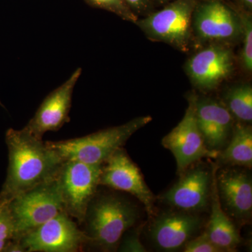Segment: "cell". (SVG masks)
<instances>
[{
  "mask_svg": "<svg viewBox=\"0 0 252 252\" xmlns=\"http://www.w3.org/2000/svg\"><path fill=\"white\" fill-rule=\"evenodd\" d=\"M5 139L9 167L0 191V203H8L16 195L57 177L65 160L42 139L24 128L9 129Z\"/></svg>",
  "mask_w": 252,
  "mask_h": 252,
  "instance_id": "6da1fadb",
  "label": "cell"
},
{
  "mask_svg": "<svg viewBox=\"0 0 252 252\" xmlns=\"http://www.w3.org/2000/svg\"><path fill=\"white\" fill-rule=\"evenodd\" d=\"M139 219L138 207L130 200L114 193H96L82 223L88 245L102 252L117 251L123 235Z\"/></svg>",
  "mask_w": 252,
  "mask_h": 252,
  "instance_id": "7a4b0ae2",
  "label": "cell"
},
{
  "mask_svg": "<svg viewBox=\"0 0 252 252\" xmlns=\"http://www.w3.org/2000/svg\"><path fill=\"white\" fill-rule=\"evenodd\" d=\"M152 118L144 116L123 125L114 126L94 133L69 140L46 142L59 152L64 160H74L101 165L117 149L122 148L137 130L149 124Z\"/></svg>",
  "mask_w": 252,
  "mask_h": 252,
  "instance_id": "3957f363",
  "label": "cell"
},
{
  "mask_svg": "<svg viewBox=\"0 0 252 252\" xmlns=\"http://www.w3.org/2000/svg\"><path fill=\"white\" fill-rule=\"evenodd\" d=\"M14 225V240L64 211L57 177L16 195L6 203Z\"/></svg>",
  "mask_w": 252,
  "mask_h": 252,
  "instance_id": "277c9868",
  "label": "cell"
},
{
  "mask_svg": "<svg viewBox=\"0 0 252 252\" xmlns=\"http://www.w3.org/2000/svg\"><path fill=\"white\" fill-rule=\"evenodd\" d=\"M101 168L102 165L67 160L63 162L58 174L64 211L79 225L82 224L88 206L97 193Z\"/></svg>",
  "mask_w": 252,
  "mask_h": 252,
  "instance_id": "5b68a950",
  "label": "cell"
},
{
  "mask_svg": "<svg viewBox=\"0 0 252 252\" xmlns=\"http://www.w3.org/2000/svg\"><path fill=\"white\" fill-rule=\"evenodd\" d=\"M195 0H174L137 23L150 39L181 49L189 44Z\"/></svg>",
  "mask_w": 252,
  "mask_h": 252,
  "instance_id": "8992f818",
  "label": "cell"
},
{
  "mask_svg": "<svg viewBox=\"0 0 252 252\" xmlns=\"http://www.w3.org/2000/svg\"><path fill=\"white\" fill-rule=\"evenodd\" d=\"M79 225L63 211L18 240L25 252H77L89 243Z\"/></svg>",
  "mask_w": 252,
  "mask_h": 252,
  "instance_id": "52a82bcc",
  "label": "cell"
},
{
  "mask_svg": "<svg viewBox=\"0 0 252 252\" xmlns=\"http://www.w3.org/2000/svg\"><path fill=\"white\" fill-rule=\"evenodd\" d=\"M215 172L205 164L195 162L180 174V180L159 200L176 210L198 214L207 211Z\"/></svg>",
  "mask_w": 252,
  "mask_h": 252,
  "instance_id": "ba28073f",
  "label": "cell"
},
{
  "mask_svg": "<svg viewBox=\"0 0 252 252\" xmlns=\"http://www.w3.org/2000/svg\"><path fill=\"white\" fill-rule=\"evenodd\" d=\"M195 100V96L190 97L183 119L162 140V146L175 158L179 175L203 158L220 155V151L212 150L205 143L197 123Z\"/></svg>",
  "mask_w": 252,
  "mask_h": 252,
  "instance_id": "9c48e42d",
  "label": "cell"
},
{
  "mask_svg": "<svg viewBox=\"0 0 252 252\" xmlns=\"http://www.w3.org/2000/svg\"><path fill=\"white\" fill-rule=\"evenodd\" d=\"M99 185L131 194L143 204L149 219L155 215V196L144 182L140 169L123 147L102 164Z\"/></svg>",
  "mask_w": 252,
  "mask_h": 252,
  "instance_id": "30bf717a",
  "label": "cell"
},
{
  "mask_svg": "<svg viewBox=\"0 0 252 252\" xmlns=\"http://www.w3.org/2000/svg\"><path fill=\"white\" fill-rule=\"evenodd\" d=\"M153 217L149 235L155 246L164 252L184 249L189 240L198 235L204 223L200 214L176 209Z\"/></svg>",
  "mask_w": 252,
  "mask_h": 252,
  "instance_id": "8fae6325",
  "label": "cell"
},
{
  "mask_svg": "<svg viewBox=\"0 0 252 252\" xmlns=\"http://www.w3.org/2000/svg\"><path fill=\"white\" fill-rule=\"evenodd\" d=\"M81 74V68H78L65 82L50 93L23 128L42 139L46 132L59 130L69 122L73 92Z\"/></svg>",
  "mask_w": 252,
  "mask_h": 252,
  "instance_id": "7c38bea8",
  "label": "cell"
},
{
  "mask_svg": "<svg viewBox=\"0 0 252 252\" xmlns=\"http://www.w3.org/2000/svg\"><path fill=\"white\" fill-rule=\"evenodd\" d=\"M215 180L220 203L225 213L240 221L250 220L252 212V180L248 172L238 168L223 169Z\"/></svg>",
  "mask_w": 252,
  "mask_h": 252,
  "instance_id": "4fadbf2b",
  "label": "cell"
},
{
  "mask_svg": "<svg viewBox=\"0 0 252 252\" xmlns=\"http://www.w3.org/2000/svg\"><path fill=\"white\" fill-rule=\"evenodd\" d=\"M193 18L195 31L203 39H230L242 34L240 17L219 0L196 4Z\"/></svg>",
  "mask_w": 252,
  "mask_h": 252,
  "instance_id": "5bb4252c",
  "label": "cell"
},
{
  "mask_svg": "<svg viewBox=\"0 0 252 252\" xmlns=\"http://www.w3.org/2000/svg\"><path fill=\"white\" fill-rule=\"evenodd\" d=\"M233 58L229 50L211 46L189 60L187 70L193 84L202 89H212L231 74Z\"/></svg>",
  "mask_w": 252,
  "mask_h": 252,
  "instance_id": "9a60e30c",
  "label": "cell"
},
{
  "mask_svg": "<svg viewBox=\"0 0 252 252\" xmlns=\"http://www.w3.org/2000/svg\"><path fill=\"white\" fill-rule=\"evenodd\" d=\"M195 107L197 123L205 144L212 150L220 151L229 140L233 115L224 104L213 99L195 97Z\"/></svg>",
  "mask_w": 252,
  "mask_h": 252,
  "instance_id": "2e32d148",
  "label": "cell"
},
{
  "mask_svg": "<svg viewBox=\"0 0 252 252\" xmlns=\"http://www.w3.org/2000/svg\"><path fill=\"white\" fill-rule=\"evenodd\" d=\"M210 207L211 208V215L205 230L209 238L223 252H235L241 243V237L234 223L220 205L215 174Z\"/></svg>",
  "mask_w": 252,
  "mask_h": 252,
  "instance_id": "e0dca14e",
  "label": "cell"
},
{
  "mask_svg": "<svg viewBox=\"0 0 252 252\" xmlns=\"http://www.w3.org/2000/svg\"><path fill=\"white\" fill-rule=\"evenodd\" d=\"M231 166H252V128L251 126L237 124L226 148L220 152L219 157ZM218 157V158H219Z\"/></svg>",
  "mask_w": 252,
  "mask_h": 252,
  "instance_id": "ac0fdd59",
  "label": "cell"
},
{
  "mask_svg": "<svg viewBox=\"0 0 252 252\" xmlns=\"http://www.w3.org/2000/svg\"><path fill=\"white\" fill-rule=\"evenodd\" d=\"M224 105L230 114L243 123L252 121V87L241 84L230 88L225 94Z\"/></svg>",
  "mask_w": 252,
  "mask_h": 252,
  "instance_id": "d6986e66",
  "label": "cell"
},
{
  "mask_svg": "<svg viewBox=\"0 0 252 252\" xmlns=\"http://www.w3.org/2000/svg\"><path fill=\"white\" fill-rule=\"evenodd\" d=\"M93 7L109 11L122 19L130 22H137V16L128 7L124 0H85Z\"/></svg>",
  "mask_w": 252,
  "mask_h": 252,
  "instance_id": "ffe728a7",
  "label": "cell"
},
{
  "mask_svg": "<svg viewBox=\"0 0 252 252\" xmlns=\"http://www.w3.org/2000/svg\"><path fill=\"white\" fill-rule=\"evenodd\" d=\"M242 33L244 35L241 61L244 68L248 72L252 70V22L251 16L243 15L240 16Z\"/></svg>",
  "mask_w": 252,
  "mask_h": 252,
  "instance_id": "44dd1931",
  "label": "cell"
},
{
  "mask_svg": "<svg viewBox=\"0 0 252 252\" xmlns=\"http://www.w3.org/2000/svg\"><path fill=\"white\" fill-rule=\"evenodd\" d=\"M14 238V223L7 204L0 203V252H4L5 247Z\"/></svg>",
  "mask_w": 252,
  "mask_h": 252,
  "instance_id": "7402d4cb",
  "label": "cell"
},
{
  "mask_svg": "<svg viewBox=\"0 0 252 252\" xmlns=\"http://www.w3.org/2000/svg\"><path fill=\"white\" fill-rule=\"evenodd\" d=\"M183 250L185 252H223L212 243L205 231L189 240Z\"/></svg>",
  "mask_w": 252,
  "mask_h": 252,
  "instance_id": "603a6c76",
  "label": "cell"
},
{
  "mask_svg": "<svg viewBox=\"0 0 252 252\" xmlns=\"http://www.w3.org/2000/svg\"><path fill=\"white\" fill-rule=\"evenodd\" d=\"M140 228L132 230L130 233L127 231L123 235L118 250L121 252H147L142 244L141 243L140 235Z\"/></svg>",
  "mask_w": 252,
  "mask_h": 252,
  "instance_id": "cb8c5ba5",
  "label": "cell"
},
{
  "mask_svg": "<svg viewBox=\"0 0 252 252\" xmlns=\"http://www.w3.org/2000/svg\"><path fill=\"white\" fill-rule=\"evenodd\" d=\"M131 11L135 15L148 12L156 0H124Z\"/></svg>",
  "mask_w": 252,
  "mask_h": 252,
  "instance_id": "d4e9b609",
  "label": "cell"
},
{
  "mask_svg": "<svg viewBox=\"0 0 252 252\" xmlns=\"http://www.w3.org/2000/svg\"><path fill=\"white\" fill-rule=\"evenodd\" d=\"M242 6L244 9L248 11V12H251L252 9V0H240Z\"/></svg>",
  "mask_w": 252,
  "mask_h": 252,
  "instance_id": "484cf974",
  "label": "cell"
},
{
  "mask_svg": "<svg viewBox=\"0 0 252 252\" xmlns=\"http://www.w3.org/2000/svg\"><path fill=\"white\" fill-rule=\"evenodd\" d=\"M171 1H173V0H156V1L159 3V4H166V3L170 2Z\"/></svg>",
  "mask_w": 252,
  "mask_h": 252,
  "instance_id": "4316f807",
  "label": "cell"
},
{
  "mask_svg": "<svg viewBox=\"0 0 252 252\" xmlns=\"http://www.w3.org/2000/svg\"><path fill=\"white\" fill-rule=\"evenodd\" d=\"M0 105H2V104L1 103V102H0Z\"/></svg>",
  "mask_w": 252,
  "mask_h": 252,
  "instance_id": "83f0119b",
  "label": "cell"
}]
</instances>
